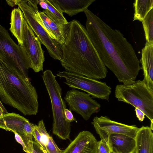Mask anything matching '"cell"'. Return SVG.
Instances as JSON below:
<instances>
[{"instance_id": "1", "label": "cell", "mask_w": 153, "mask_h": 153, "mask_svg": "<svg viewBox=\"0 0 153 153\" xmlns=\"http://www.w3.org/2000/svg\"><path fill=\"white\" fill-rule=\"evenodd\" d=\"M85 28L102 61L123 84L134 83L141 68L131 45L118 30L113 29L87 9Z\"/></svg>"}, {"instance_id": "2", "label": "cell", "mask_w": 153, "mask_h": 153, "mask_svg": "<svg viewBox=\"0 0 153 153\" xmlns=\"http://www.w3.org/2000/svg\"><path fill=\"white\" fill-rule=\"evenodd\" d=\"M64 43L61 45V65L65 71L94 79L105 78L108 71L88 35L78 21L69 22Z\"/></svg>"}, {"instance_id": "3", "label": "cell", "mask_w": 153, "mask_h": 153, "mask_svg": "<svg viewBox=\"0 0 153 153\" xmlns=\"http://www.w3.org/2000/svg\"><path fill=\"white\" fill-rule=\"evenodd\" d=\"M38 95L29 79L0 58V100L25 115H36L38 111Z\"/></svg>"}, {"instance_id": "4", "label": "cell", "mask_w": 153, "mask_h": 153, "mask_svg": "<svg viewBox=\"0 0 153 153\" xmlns=\"http://www.w3.org/2000/svg\"><path fill=\"white\" fill-rule=\"evenodd\" d=\"M42 77L51 101L53 133L62 140H69L71 125L65 117L64 110L66 107L62 98L61 87L51 70H45Z\"/></svg>"}, {"instance_id": "5", "label": "cell", "mask_w": 153, "mask_h": 153, "mask_svg": "<svg viewBox=\"0 0 153 153\" xmlns=\"http://www.w3.org/2000/svg\"><path fill=\"white\" fill-rule=\"evenodd\" d=\"M38 0H16L22 11L24 18L41 44L46 48L50 56L55 60L61 61L62 56L61 45L52 39L43 25L38 7Z\"/></svg>"}, {"instance_id": "6", "label": "cell", "mask_w": 153, "mask_h": 153, "mask_svg": "<svg viewBox=\"0 0 153 153\" xmlns=\"http://www.w3.org/2000/svg\"><path fill=\"white\" fill-rule=\"evenodd\" d=\"M115 97L119 101L130 104L145 114L151 121L153 129V89L143 80H136L128 85H117L115 90Z\"/></svg>"}, {"instance_id": "7", "label": "cell", "mask_w": 153, "mask_h": 153, "mask_svg": "<svg viewBox=\"0 0 153 153\" xmlns=\"http://www.w3.org/2000/svg\"><path fill=\"white\" fill-rule=\"evenodd\" d=\"M0 58L23 77L29 79L28 70L31 65L26 52L14 42L8 31L0 24Z\"/></svg>"}, {"instance_id": "8", "label": "cell", "mask_w": 153, "mask_h": 153, "mask_svg": "<svg viewBox=\"0 0 153 153\" xmlns=\"http://www.w3.org/2000/svg\"><path fill=\"white\" fill-rule=\"evenodd\" d=\"M56 75L65 78L64 83L71 88L83 90L94 98L109 100L111 88L105 82L66 71H59Z\"/></svg>"}, {"instance_id": "9", "label": "cell", "mask_w": 153, "mask_h": 153, "mask_svg": "<svg viewBox=\"0 0 153 153\" xmlns=\"http://www.w3.org/2000/svg\"><path fill=\"white\" fill-rule=\"evenodd\" d=\"M34 126L28 119L15 113L7 112L0 116V128L18 134L22 140L26 153H32Z\"/></svg>"}, {"instance_id": "10", "label": "cell", "mask_w": 153, "mask_h": 153, "mask_svg": "<svg viewBox=\"0 0 153 153\" xmlns=\"http://www.w3.org/2000/svg\"><path fill=\"white\" fill-rule=\"evenodd\" d=\"M64 98L69 110L80 115L85 120L100 110L101 105L89 94L78 90L73 89L68 91Z\"/></svg>"}, {"instance_id": "11", "label": "cell", "mask_w": 153, "mask_h": 153, "mask_svg": "<svg viewBox=\"0 0 153 153\" xmlns=\"http://www.w3.org/2000/svg\"><path fill=\"white\" fill-rule=\"evenodd\" d=\"M91 124L101 140L108 144L110 136L114 134H124L135 138L139 128L135 125H128L111 120L106 116L94 117Z\"/></svg>"}, {"instance_id": "12", "label": "cell", "mask_w": 153, "mask_h": 153, "mask_svg": "<svg viewBox=\"0 0 153 153\" xmlns=\"http://www.w3.org/2000/svg\"><path fill=\"white\" fill-rule=\"evenodd\" d=\"M24 36L23 43L20 46L26 52L30 62L31 68L35 72L43 71L45 59L44 51L42 48L41 43L25 20Z\"/></svg>"}, {"instance_id": "13", "label": "cell", "mask_w": 153, "mask_h": 153, "mask_svg": "<svg viewBox=\"0 0 153 153\" xmlns=\"http://www.w3.org/2000/svg\"><path fill=\"white\" fill-rule=\"evenodd\" d=\"M97 140L90 132H80L61 153H97Z\"/></svg>"}, {"instance_id": "14", "label": "cell", "mask_w": 153, "mask_h": 153, "mask_svg": "<svg viewBox=\"0 0 153 153\" xmlns=\"http://www.w3.org/2000/svg\"><path fill=\"white\" fill-rule=\"evenodd\" d=\"M108 144L111 153H134L135 148V138L121 134H111Z\"/></svg>"}, {"instance_id": "15", "label": "cell", "mask_w": 153, "mask_h": 153, "mask_svg": "<svg viewBox=\"0 0 153 153\" xmlns=\"http://www.w3.org/2000/svg\"><path fill=\"white\" fill-rule=\"evenodd\" d=\"M141 54L140 62L143 72V80L153 89V43L146 42L142 50Z\"/></svg>"}, {"instance_id": "16", "label": "cell", "mask_w": 153, "mask_h": 153, "mask_svg": "<svg viewBox=\"0 0 153 153\" xmlns=\"http://www.w3.org/2000/svg\"><path fill=\"white\" fill-rule=\"evenodd\" d=\"M150 127L139 128L135 138L134 153H153V133Z\"/></svg>"}, {"instance_id": "17", "label": "cell", "mask_w": 153, "mask_h": 153, "mask_svg": "<svg viewBox=\"0 0 153 153\" xmlns=\"http://www.w3.org/2000/svg\"><path fill=\"white\" fill-rule=\"evenodd\" d=\"M62 13L72 17L84 12L95 0H56Z\"/></svg>"}, {"instance_id": "18", "label": "cell", "mask_w": 153, "mask_h": 153, "mask_svg": "<svg viewBox=\"0 0 153 153\" xmlns=\"http://www.w3.org/2000/svg\"><path fill=\"white\" fill-rule=\"evenodd\" d=\"M25 20L23 14L19 7L12 10L9 30L17 39L19 46L23 42Z\"/></svg>"}, {"instance_id": "19", "label": "cell", "mask_w": 153, "mask_h": 153, "mask_svg": "<svg viewBox=\"0 0 153 153\" xmlns=\"http://www.w3.org/2000/svg\"><path fill=\"white\" fill-rule=\"evenodd\" d=\"M41 17L48 24L55 35L57 42L60 45L63 44L66 39L68 30L70 22L67 25H63L56 22L44 10L39 11Z\"/></svg>"}, {"instance_id": "20", "label": "cell", "mask_w": 153, "mask_h": 153, "mask_svg": "<svg viewBox=\"0 0 153 153\" xmlns=\"http://www.w3.org/2000/svg\"><path fill=\"white\" fill-rule=\"evenodd\" d=\"M134 13L133 21L143 20L149 12L153 9V0H136L133 3Z\"/></svg>"}, {"instance_id": "21", "label": "cell", "mask_w": 153, "mask_h": 153, "mask_svg": "<svg viewBox=\"0 0 153 153\" xmlns=\"http://www.w3.org/2000/svg\"><path fill=\"white\" fill-rule=\"evenodd\" d=\"M47 7L44 10L53 19L59 23L63 25L69 24L64 17L62 11L56 0H45Z\"/></svg>"}, {"instance_id": "22", "label": "cell", "mask_w": 153, "mask_h": 153, "mask_svg": "<svg viewBox=\"0 0 153 153\" xmlns=\"http://www.w3.org/2000/svg\"><path fill=\"white\" fill-rule=\"evenodd\" d=\"M142 22L146 42L153 43V9L150 10Z\"/></svg>"}, {"instance_id": "23", "label": "cell", "mask_w": 153, "mask_h": 153, "mask_svg": "<svg viewBox=\"0 0 153 153\" xmlns=\"http://www.w3.org/2000/svg\"><path fill=\"white\" fill-rule=\"evenodd\" d=\"M46 150L48 153H61L62 152L50 135L46 145Z\"/></svg>"}, {"instance_id": "24", "label": "cell", "mask_w": 153, "mask_h": 153, "mask_svg": "<svg viewBox=\"0 0 153 153\" xmlns=\"http://www.w3.org/2000/svg\"><path fill=\"white\" fill-rule=\"evenodd\" d=\"M96 149L97 153H111L108 144L103 140L97 142Z\"/></svg>"}, {"instance_id": "25", "label": "cell", "mask_w": 153, "mask_h": 153, "mask_svg": "<svg viewBox=\"0 0 153 153\" xmlns=\"http://www.w3.org/2000/svg\"><path fill=\"white\" fill-rule=\"evenodd\" d=\"M41 19L43 25L48 35L52 39L55 40L57 41L56 37L53 33L48 24L45 20L42 18Z\"/></svg>"}, {"instance_id": "26", "label": "cell", "mask_w": 153, "mask_h": 153, "mask_svg": "<svg viewBox=\"0 0 153 153\" xmlns=\"http://www.w3.org/2000/svg\"><path fill=\"white\" fill-rule=\"evenodd\" d=\"M32 153H48L35 140H33Z\"/></svg>"}, {"instance_id": "27", "label": "cell", "mask_w": 153, "mask_h": 153, "mask_svg": "<svg viewBox=\"0 0 153 153\" xmlns=\"http://www.w3.org/2000/svg\"><path fill=\"white\" fill-rule=\"evenodd\" d=\"M64 115L66 121L69 123L75 121L77 123V121L74 117L71 111L67 108L64 110Z\"/></svg>"}, {"instance_id": "28", "label": "cell", "mask_w": 153, "mask_h": 153, "mask_svg": "<svg viewBox=\"0 0 153 153\" xmlns=\"http://www.w3.org/2000/svg\"><path fill=\"white\" fill-rule=\"evenodd\" d=\"M135 111L136 116L138 120L140 121H143L145 118V114L140 109L137 108H135Z\"/></svg>"}, {"instance_id": "29", "label": "cell", "mask_w": 153, "mask_h": 153, "mask_svg": "<svg viewBox=\"0 0 153 153\" xmlns=\"http://www.w3.org/2000/svg\"><path fill=\"white\" fill-rule=\"evenodd\" d=\"M38 4L40 5V6L44 10H46L47 9V5L45 0H38Z\"/></svg>"}, {"instance_id": "30", "label": "cell", "mask_w": 153, "mask_h": 153, "mask_svg": "<svg viewBox=\"0 0 153 153\" xmlns=\"http://www.w3.org/2000/svg\"><path fill=\"white\" fill-rule=\"evenodd\" d=\"M6 1L9 5L12 7L15 5L16 2V0H6Z\"/></svg>"}, {"instance_id": "31", "label": "cell", "mask_w": 153, "mask_h": 153, "mask_svg": "<svg viewBox=\"0 0 153 153\" xmlns=\"http://www.w3.org/2000/svg\"><path fill=\"white\" fill-rule=\"evenodd\" d=\"M0 108L1 109V110L3 114H5L7 113V111L5 107H4L2 104V103L1 102L0 100Z\"/></svg>"}, {"instance_id": "32", "label": "cell", "mask_w": 153, "mask_h": 153, "mask_svg": "<svg viewBox=\"0 0 153 153\" xmlns=\"http://www.w3.org/2000/svg\"><path fill=\"white\" fill-rule=\"evenodd\" d=\"M3 113L1 109L0 108V116H1V114H2Z\"/></svg>"}, {"instance_id": "33", "label": "cell", "mask_w": 153, "mask_h": 153, "mask_svg": "<svg viewBox=\"0 0 153 153\" xmlns=\"http://www.w3.org/2000/svg\"></svg>"}]
</instances>
